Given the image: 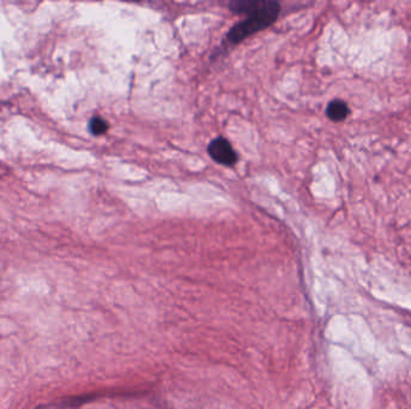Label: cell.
<instances>
[{
	"instance_id": "277c9868",
	"label": "cell",
	"mask_w": 411,
	"mask_h": 409,
	"mask_svg": "<svg viewBox=\"0 0 411 409\" xmlns=\"http://www.w3.org/2000/svg\"><path fill=\"white\" fill-rule=\"evenodd\" d=\"M89 130L95 136H99L109 130V122L101 117H94L90 120Z\"/></svg>"
},
{
	"instance_id": "6da1fadb",
	"label": "cell",
	"mask_w": 411,
	"mask_h": 409,
	"mask_svg": "<svg viewBox=\"0 0 411 409\" xmlns=\"http://www.w3.org/2000/svg\"><path fill=\"white\" fill-rule=\"evenodd\" d=\"M230 9L237 14H246L248 17L232 27L227 40L238 43L253 34L270 27L278 17L280 4L274 0H235Z\"/></svg>"
},
{
	"instance_id": "7a4b0ae2",
	"label": "cell",
	"mask_w": 411,
	"mask_h": 409,
	"mask_svg": "<svg viewBox=\"0 0 411 409\" xmlns=\"http://www.w3.org/2000/svg\"><path fill=\"white\" fill-rule=\"evenodd\" d=\"M208 154L220 165L233 166L238 160L236 151L224 137H218L209 143Z\"/></svg>"
},
{
	"instance_id": "3957f363",
	"label": "cell",
	"mask_w": 411,
	"mask_h": 409,
	"mask_svg": "<svg viewBox=\"0 0 411 409\" xmlns=\"http://www.w3.org/2000/svg\"><path fill=\"white\" fill-rule=\"evenodd\" d=\"M326 114L333 122H341L349 115V107L343 100H333L327 106Z\"/></svg>"
}]
</instances>
